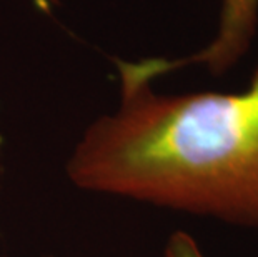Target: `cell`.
Returning a JSON list of instances; mask_svg holds the SVG:
<instances>
[{
  "instance_id": "1",
  "label": "cell",
  "mask_w": 258,
  "mask_h": 257,
  "mask_svg": "<svg viewBox=\"0 0 258 257\" xmlns=\"http://www.w3.org/2000/svg\"><path fill=\"white\" fill-rule=\"evenodd\" d=\"M117 70L118 107L82 135L70 180L258 231V64L238 92H157L145 59Z\"/></svg>"
},
{
  "instance_id": "2",
  "label": "cell",
  "mask_w": 258,
  "mask_h": 257,
  "mask_svg": "<svg viewBox=\"0 0 258 257\" xmlns=\"http://www.w3.org/2000/svg\"><path fill=\"white\" fill-rule=\"evenodd\" d=\"M258 32V0H220L215 35L200 50L186 57L145 59L155 79L190 65H203L213 75L232 70L250 52Z\"/></svg>"
},
{
  "instance_id": "3",
  "label": "cell",
  "mask_w": 258,
  "mask_h": 257,
  "mask_svg": "<svg viewBox=\"0 0 258 257\" xmlns=\"http://www.w3.org/2000/svg\"><path fill=\"white\" fill-rule=\"evenodd\" d=\"M165 257H205L200 245L197 240L183 231H177L170 236L167 247H165Z\"/></svg>"
},
{
  "instance_id": "4",
  "label": "cell",
  "mask_w": 258,
  "mask_h": 257,
  "mask_svg": "<svg viewBox=\"0 0 258 257\" xmlns=\"http://www.w3.org/2000/svg\"><path fill=\"white\" fill-rule=\"evenodd\" d=\"M38 2H42L43 5H45V4H53L55 0H38Z\"/></svg>"
}]
</instances>
